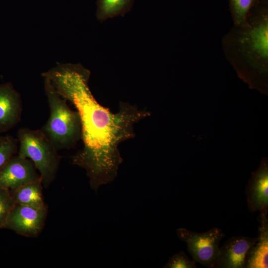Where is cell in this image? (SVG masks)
Segmentation results:
<instances>
[{
    "instance_id": "1",
    "label": "cell",
    "mask_w": 268,
    "mask_h": 268,
    "mask_svg": "<svg viewBox=\"0 0 268 268\" xmlns=\"http://www.w3.org/2000/svg\"><path fill=\"white\" fill-rule=\"evenodd\" d=\"M90 74L80 65L67 64L59 65L42 75L79 113L83 146L72 157V163L85 169L91 188L97 191L116 178L123 161L120 144L134 137V125L150 113L122 102L119 111L113 113L93 96L88 85Z\"/></svg>"
},
{
    "instance_id": "2",
    "label": "cell",
    "mask_w": 268,
    "mask_h": 268,
    "mask_svg": "<svg viewBox=\"0 0 268 268\" xmlns=\"http://www.w3.org/2000/svg\"><path fill=\"white\" fill-rule=\"evenodd\" d=\"M222 47L238 76L251 88L267 93L268 0H259L245 24L233 26L223 37Z\"/></svg>"
},
{
    "instance_id": "3",
    "label": "cell",
    "mask_w": 268,
    "mask_h": 268,
    "mask_svg": "<svg viewBox=\"0 0 268 268\" xmlns=\"http://www.w3.org/2000/svg\"><path fill=\"white\" fill-rule=\"evenodd\" d=\"M44 78L50 113L48 121L40 130L57 150L73 148L81 136L79 113L72 110L67 101L55 90L49 79Z\"/></svg>"
},
{
    "instance_id": "4",
    "label": "cell",
    "mask_w": 268,
    "mask_h": 268,
    "mask_svg": "<svg viewBox=\"0 0 268 268\" xmlns=\"http://www.w3.org/2000/svg\"><path fill=\"white\" fill-rule=\"evenodd\" d=\"M17 137L19 143L17 155L33 163L43 187H49L56 177L61 161L58 150L40 130L21 128Z\"/></svg>"
},
{
    "instance_id": "5",
    "label": "cell",
    "mask_w": 268,
    "mask_h": 268,
    "mask_svg": "<svg viewBox=\"0 0 268 268\" xmlns=\"http://www.w3.org/2000/svg\"><path fill=\"white\" fill-rule=\"evenodd\" d=\"M179 239L186 243L192 260L203 266L215 268L219 252V243L225 235L218 227H213L202 233H197L184 228L177 229Z\"/></svg>"
},
{
    "instance_id": "6",
    "label": "cell",
    "mask_w": 268,
    "mask_h": 268,
    "mask_svg": "<svg viewBox=\"0 0 268 268\" xmlns=\"http://www.w3.org/2000/svg\"><path fill=\"white\" fill-rule=\"evenodd\" d=\"M48 214L47 205L38 207L15 204L4 228L28 237H36L42 231Z\"/></svg>"
},
{
    "instance_id": "7",
    "label": "cell",
    "mask_w": 268,
    "mask_h": 268,
    "mask_svg": "<svg viewBox=\"0 0 268 268\" xmlns=\"http://www.w3.org/2000/svg\"><path fill=\"white\" fill-rule=\"evenodd\" d=\"M40 179L30 159L14 155L0 171V188L10 190Z\"/></svg>"
},
{
    "instance_id": "8",
    "label": "cell",
    "mask_w": 268,
    "mask_h": 268,
    "mask_svg": "<svg viewBox=\"0 0 268 268\" xmlns=\"http://www.w3.org/2000/svg\"><path fill=\"white\" fill-rule=\"evenodd\" d=\"M257 240L244 235L229 238L220 247L215 268H245L249 251Z\"/></svg>"
},
{
    "instance_id": "9",
    "label": "cell",
    "mask_w": 268,
    "mask_h": 268,
    "mask_svg": "<svg viewBox=\"0 0 268 268\" xmlns=\"http://www.w3.org/2000/svg\"><path fill=\"white\" fill-rule=\"evenodd\" d=\"M248 208L250 212H268V164L264 158L253 172L245 190Z\"/></svg>"
},
{
    "instance_id": "10",
    "label": "cell",
    "mask_w": 268,
    "mask_h": 268,
    "mask_svg": "<svg viewBox=\"0 0 268 268\" xmlns=\"http://www.w3.org/2000/svg\"><path fill=\"white\" fill-rule=\"evenodd\" d=\"M22 111L19 93L9 82L0 84V133L16 126L21 120Z\"/></svg>"
},
{
    "instance_id": "11",
    "label": "cell",
    "mask_w": 268,
    "mask_h": 268,
    "mask_svg": "<svg viewBox=\"0 0 268 268\" xmlns=\"http://www.w3.org/2000/svg\"><path fill=\"white\" fill-rule=\"evenodd\" d=\"M259 237L250 248L245 268H268V214L260 213Z\"/></svg>"
},
{
    "instance_id": "12",
    "label": "cell",
    "mask_w": 268,
    "mask_h": 268,
    "mask_svg": "<svg viewBox=\"0 0 268 268\" xmlns=\"http://www.w3.org/2000/svg\"><path fill=\"white\" fill-rule=\"evenodd\" d=\"M43 188L40 179L9 191L15 204L41 207L47 205Z\"/></svg>"
},
{
    "instance_id": "13",
    "label": "cell",
    "mask_w": 268,
    "mask_h": 268,
    "mask_svg": "<svg viewBox=\"0 0 268 268\" xmlns=\"http://www.w3.org/2000/svg\"><path fill=\"white\" fill-rule=\"evenodd\" d=\"M134 0H97L96 17L100 21L118 16H124L129 12Z\"/></svg>"
},
{
    "instance_id": "14",
    "label": "cell",
    "mask_w": 268,
    "mask_h": 268,
    "mask_svg": "<svg viewBox=\"0 0 268 268\" xmlns=\"http://www.w3.org/2000/svg\"><path fill=\"white\" fill-rule=\"evenodd\" d=\"M258 0H230V8L234 25L241 26L247 23V17Z\"/></svg>"
},
{
    "instance_id": "15",
    "label": "cell",
    "mask_w": 268,
    "mask_h": 268,
    "mask_svg": "<svg viewBox=\"0 0 268 268\" xmlns=\"http://www.w3.org/2000/svg\"><path fill=\"white\" fill-rule=\"evenodd\" d=\"M17 140L10 136H5L0 142V171L3 168L10 158L17 151Z\"/></svg>"
},
{
    "instance_id": "16",
    "label": "cell",
    "mask_w": 268,
    "mask_h": 268,
    "mask_svg": "<svg viewBox=\"0 0 268 268\" xmlns=\"http://www.w3.org/2000/svg\"><path fill=\"white\" fill-rule=\"evenodd\" d=\"M15 204L9 191L0 188V229L4 228L9 214Z\"/></svg>"
},
{
    "instance_id": "17",
    "label": "cell",
    "mask_w": 268,
    "mask_h": 268,
    "mask_svg": "<svg viewBox=\"0 0 268 268\" xmlns=\"http://www.w3.org/2000/svg\"><path fill=\"white\" fill-rule=\"evenodd\" d=\"M196 262L191 260L184 251H179L171 257L164 268H196Z\"/></svg>"
},
{
    "instance_id": "18",
    "label": "cell",
    "mask_w": 268,
    "mask_h": 268,
    "mask_svg": "<svg viewBox=\"0 0 268 268\" xmlns=\"http://www.w3.org/2000/svg\"><path fill=\"white\" fill-rule=\"evenodd\" d=\"M4 137L5 136H0V142L2 141L4 139Z\"/></svg>"
},
{
    "instance_id": "19",
    "label": "cell",
    "mask_w": 268,
    "mask_h": 268,
    "mask_svg": "<svg viewBox=\"0 0 268 268\" xmlns=\"http://www.w3.org/2000/svg\"></svg>"
}]
</instances>
